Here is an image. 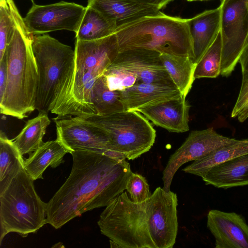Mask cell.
Segmentation results:
<instances>
[{"instance_id": "cell-1", "label": "cell", "mask_w": 248, "mask_h": 248, "mask_svg": "<svg viewBox=\"0 0 248 248\" xmlns=\"http://www.w3.org/2000/svg\"><path fill=\"white\" fill-rule=\"evenodd\" d=\"M71 154L70 175L46 204V223L57 229L85 212L107 206L126 189L132 172L125 159L86 151Z\"/></svg>"}, {"instance_id": "cell-2", "label": "cell", "mask_w": 248, "mask_h": 248, "mask_svg": "<svg viewBox=\"0 0 248 248\" xmlns=\"http://www.w3.org/2000/svg\"><path fill=\"white\" fill-rule=\"evenodd\" d=\"M176 193L157 187L141 202L127 192L114 199L97 222L102 234L122 248H172L178 223Z\"/></svg>"}, {"instance_id": "cell-3", "label": "cell", "mask_w": 248, "mask_h": 248, "mask_svg": "<svg viewBox=\"0 0 248 248\" xmlns=\"http://www.w3.org/2000/svg\"><path fill=\"white\" fill-rule=\"evenodd\" d=\"M16 29L5 55L7 83L0 113L19 119L35 109L39 75L32 49L33 34L27 29L13 0H7Z\"/></svg>"}, {"instance_id": "cell-4", "label": "cell", "mask_w": 248, "mask_h": 248, "mask_svg": "<svg viewBox=\"0 0 248 248\" xmlns=\"http://www.w3.org/2000/svg\"><path fill=\"white\" fill-rule=\"evenodd\" d=\"M32 49L39 75L35 109L61 116L71 90L75 50L44 34L33 36Z\"/></svg>"}, {"instance_id": "cell-5", "label": "cell", "mask_w": 248, "mask_h": 248, "mask_svg": "<svg viewBox=\"0 0 248 248\" xmlns=\"http://www.w3.org/2000/svg\"><path fill=\"white\" fill-rule=\"evenodd\" d=\"M119 51L144 48L189 57L194 55L187 19L159 14L118 27L115 32Z\"/></svg>"}, {"instance_id": "cell-6", "label": "cell", "mask_w": 248, "mask_h": 248, "mask_svg": "<svg viewBox=\"0 0 248 248\" xmlns=\"http://www.w3.org/2000/svg\"><path fill=\"white\" fill-rule=\"evenodd\" d=\"M74 50L75 66L71 90L59 117L96 114L92 101L93 86L119 52L115 33L98 40H76Z\"/></svg>"}, {"instance_id": "cell-7", "label": "cell", "mask_w": 248, "mask_h": 248, "mask_svg": "<svg viewBox=\"0 0 248 248\" xmlns=\"http://www.w3.org/2000/svg\"><path fill=\"white\" fill-rule=\"evenodd\" d=\"M24 168L0 193V244L10 232L23 237L46 224V204L36 192Z\"/></svg>"}, {"instance_id": "cell-8", "label": "cell", "mask_w": 248, "mask_h": 248, "mask_svg": "<svg viewBox=\"0 0 248 248\" xmlns=\"http://www.w3.org/2000/svg\"><path fill=\"white\" fill-rule=\"evenodd\" d=\"M78 117L108 135L111 150L119 158L134 160L148 152L155 141V130L137 111Z\"/></svg>"}, {"instance_id": "cell-9", "label": "cell", "mask_w": 248, "mask_h": 248, "mask_svg": "<svg viewBox=\"0 0 248 248\" xmlns=\"http://www.w3.org/2000/svg\"><path fill=\"white\" fill-rule=\"evenodd\" d=\"M220 8V75L230 76L248 40V0H222Z\"/></svg>"}, {"instance_id": "cell-10", "label": "cell", "mask_w": 248, "mask_h": 248, "mask_svg": "<svg viewBox=\"0 0 248 248\" xmlns=\"http://www.w3.org/2000/svg\"><path fill=\"white\" fill-rule=\"evenodd\" d=\"M53 120L56 124V139L69 150L70 154L86 151L117 157L111 150L108 135L100 128L86 123L78 116H57Z\"/></svg>"}, {"instance_id": "cell-11", "label": "cell", "mask_w": 248, "mask_h": 248, "mask_svg": "<svg viewBox=\"0 0 248 248\" xmlns=\"http://www.w3.org/2000/svg\"><path fill=\"white\" fill-rule=\"evenodd\" d=\"M85 10L86 7L63 1L45 5L33 3L23 20L35 35L62 30L76 33Z\"/></svg>"}, {"instance_id": "cell-12", "label": "cell", "mask_w": 248, "mask_h": 248, "mask_svg": "<svg viewBox=\"0 0 248 248\" xmlns=\"http://www.w3.org/2000/svg\"><path fill=\"white\" fill-rule=\"evenodd\" d=\"M236 140L218 134L213 127L191 131L181 146L170 156L163 172V188L167 191L170 190L174 175L183 164L199 160Z\"/></svg>"}, {"instance_id": "cell-13", "label": "cell", "mask_w": 248, "mask_h": 248, "mask_svg": "<svg viewBox=\"0 0 248 248\" xmlns=\"http://www.w3.org/2000/svg\"><path fill=\"white\" fill-rule=\"evenodd\" d=\"M160 54L147 49H127L119 52L109 66L133 74L138 79V83L174 85L162 63Z\"/></svg>"}, {"instance_id": "cell-14", "label": "cell", "mask_w": 248, "mask_h": 248, "mask_svg": "<svg viewBox=\"0 0 248 248\" xmlns=\"http://www.w3.org/2000/svg\"><path fill=\"white\" fill-rule=\"evenodd\" d=\"M207 227L215 238L216 248H248V225L241 215L211 210Z\"/></svg>"}, {"instance_id": "cell-15", "label": "cell", "mask_w": 248, "mask_h": 248, "mask_svg": "<svg viewBox=\"0 0 248 248\" xmlns=\"http://www.w3.org/2000/svg\"><path fill=\"white\" fill-rule=\"evenodd\" d=\"M186 97L182 96L169 99L137 111L155 125L170 132H185L189 129V111L191 107Z\"/></svg>"}, {"instance_id": "cell-16", "label": "cell", "mask_w": 248, "mask_h": 248, "mask_svg": "<svg viewBox=\"0 0 248 248\" xmlns=\"http://www.w3.org/2000/svg\"><path fill=\"white\" fill-rule=\"evenodd\" d=\"M182 96L175 85L158 83H136L120 93L124 111H138Z\"/></svg>"}, {"instance_id": "cell-17", "label": "cell", "mask_w": 248, "mask_h": 248, "mask_svg": "<svg viewBox=\"0 0 248 248\" xmlns=\"http://www.w3.org/2000/svg\"><path fill=\"white\" fill-rule=\"evenodd\" d=\"M87 6L114 22L118 28L160 12L157 7L136 0H88Z\"/></svg>"}, {"instance_id": "cell-18", "label": "cell", "mask_w": 248, "mask_h": 248, "mask_svg": "<svg viewBox=\"0 0 248 248\" xmlns=\"http://www.w3.org/2000/svg\"><path fill=\"white\" fill-rule=\"evenodd\" d=\"M197 64L215 40L220 29V8L206 10L187 19Z\"/></svg>"}, {"instance_id": "cell-19", "label": "cell", "mask_w": 248, "mask_h": 248, "mask_svg": "<svg viewBox=\"0 0 248 248\" xmlns=\"http://www.w3.org/2000/svg\"><path fill=\"white\" fill-rule=\"evenodd\" d=\"M201 178L207 185L225 189L248 185V153L213 167Z\"/></svg>"}, {"instance_id": "cell-20", "label": "cell", "mask_w": 248, "mask_h": 248, "mask_svg": "<svg viewBox=\"0 0 248 248\" xmlns=\"http://www.w3.org/2000/svg\"><path fill=\"white\" fill-rule=\"evenodd\" d=\"M67 153H69V150L57 139L43 142L24 161V169L34 181L43 179L42 175L46 169L59 166Z\"/></svg>"}, {"instance_id": "cell-21", "label": "cell", "mask_w": 248, "mask_h": 248, "mask_svg": "<svg viewBox=\"0 0 248 248\" xmlns=\"http://www.w3.org/2000/svg\"><path fill=\"white\" fill-rule=\"evenodd\" d=\"M248 153V138L236 140L235 141L220 147L205 156L196 161L182 170L186 173L202 177L213 167L233 157Z\"/></svg>"}, {"instance_id": "cell-22", "label": "cell", "mask_w": 248, "mask_h": 248, "mask_svg": "<svg viewBox=\"0 0 248 248\" xmlns=\"http://www.w3.org/2000/svg\"><path fill=\"white\" fill-rule=\"evenodd\" d=\"M160 57L173 83L186 97L195 80L196 64L187 56L160 54Z\"/></svg>"}, {"instance_id": "cell-23", "label": "cell", "mask_w": 248, "mask_h": 248, "mask_svg": "<svg viewBox=\"0 0 248 248\" xmlns=\"http://www.w3.org/2000/svg\"><path fill=\"white\" fill-rule=\"evenodd\" d=\"M0 193L24 168L23 156L2 131L0 133Z\"/></svg>"}, {"instance_id": "cell-24", "label": "cell", "mask_w": 248, "mask_h": 248, "mask_svg": "<svg viewBox=\"0 0 248 248\" xmlns=\"http://www.w3.org/2000/svg\"><path fill=\"white\" fill-rule=\"evenodd\" d=\"M116 24L99 12L87 6L83 17L76 33L77 40L92 41L108 37L115 33Z\"/></svg>"}, {"instance_id": "cell-25", "label": "cell", "mask_w": 248, "mask_h": 248, "mask_svg": "<svg viewBox=\"0 0 248 248\" xmlns=\"http://www.w3.org/2000/svg\"><path fill=\"white\" fill-rule=\"evenodd\" d=\"M51 122L47 113L39 112L28 120L19 134L13 141L22 156L34 152L43 142V138Z\"/></svg>"}, {"instance_id": "cell-26", "label": "cell", "mask_w": 248, "mask_h": 248, "mask_svg": "<svg viewBox=\"0 0 248 248\" xmlns=\"http://www.w3.org/2000/svg\"><path fill=\"white\" fill-rule=\"evenodd\" d=\"M121 92L110 90L102 75L92 89V101L97 115H107L124 111L120 98Z\"/></svg>"}, {"instance_id": "cell-27", "label": "cell", "mask_w": 248, "mask_h": 248, "mask_svg": "<svg viewBox=\"0 0 248 248\" xmlns=\"http://www.w3.org/2000/svg\"><path fill=\"white\" fill-rule=\"evenodd\" d=\"M222 55V39L220 32L215 40L196 64L195 79L201 78H216L220 75Z\"/></svg>"}, {"instance_id": "cell-28", "label": "cell", "mask_w": 248, "mask_h": 248, "mask_svg": "<svg viewBox=\"0 0 248 248\" xmlns=\"http://www.w3.org/2000/svg\"><path fill=\"white\" fill-rule=\"evenodd\" d=\"M16 29L15 23L7 0L0 1V61L5 55L7 46Z\"/></svg>"}, {"instance_id": "cell-29", "label": "cell", "mask_w": 248, "mask_h": 248, "mask_svg": "<svg viewBox=\"0 0 248 248\" xmlns=\"http://www.w3.org/2000/svg\"><path fill=\"white\" fill-rule=\"evenodd\" d=\"M102 76L108 87L111 91L121 92L138 83L137 77L133 74L109 66Z\"/></svg>"}, {"instance_id": "cell-30", "label": "cell", "mask_w": 248, "mask_h": 248, "mask_svg": "<svg viewBox=\"0 0 248 248\" xmlns=\"http://www.w3.org/2000/svg\"><path fill=\"white\" fill-rule=\"evenodd\" d=\"M134 202H141L151 195L146 178L139 173L132 172L127 182L126 189Z\"/></svg>"}, {"instance_id": "cell-31", "label": "cell", "mask_w": 248, "mask_h": 248, "mask_svg": "<svg viewBox=\"0 0 248 248\" xmlns=\"http://www.w3.org/2000/svg\"><path fill=\"white\" fill-rule=\"evenodd\" d=\"M231 116L240 123L244 122L248 118V78L241 82Z\"/></svg>"}, {"instance_id": "cell-32", "label": "cell", "mask_w": 248, "mask_h": 248, "mask_svg": "<svg viewBox=\"0 0 248 248\" xmlns=\"http://www.w3.org/2000/svg\"><path fill=\"white\" fill-rule=\"evenodd\" d=\"M7 83V62L5 55L0 61V100L4 94Z\"/></svg>"}, {"instance_id": "cell-33", "label": "cell", "mask_w": 248, "mask_h": 248, "mask_svg": "<svg viewBox=\"0 0 248 248\" xmlns=\"http://www.w3.org/2000/svg\"><path fill=\"white\" fill-rule=\"evenodd\" d=\"M242 71V81L248 78V40L240 57L239 62Z\"/></svg>"}, {"instance_id": "cell-34", "label": "cell", "mask_w": 248, "mask_h": 248, "mask_svg": "<svg viewBox=\"0 0 248 248\" xmlns=\"http://www.w3.org/2000/svg\"><path fill=\"white\" fill-rule=\"evenodd\" d=\"M140 2L157 7L159 9L165 7L173 0H136Z\"/></svg>"}, {"instance_id": "cell-35", "label": "cell", "mask_w": 248, "mask_h": 248, "mask_svg": "<svg viewBox=\"0 0 248 248\" xmlns=\"http://www.w3.org/2000/svg\"><path fill=\"white\" fill-rule=\"evenodd\" d=\"M187 0L188 1H198V0L202 1V0Z\"/></svg>"}, {"instance_id": "cell-36", "label": "cell", "mask_w": 248, "mask_h": 248, "mask_svg": "<svg viewBox=\"0 0 248 248\" xmlns=\"http://www.w3.org/2000/svg\"><path fill=\"white\" fill-rule=\"evenodd\" d=\"M5 0H0V1H5Z\"/></svg>"}, {"instance_id": "cell-37", "label": "cell", "mask_w": 248, "mask_h": 248, "mask_svg": "<svg viewBox=\"0 0 248 248\" xmlns=\"http://www.w3.org/2000/svg\"><path fill=\"white\" fill-rule=\"evenodd\" d=\"M31 0V1H32V2H33V0Z\"/></svg>"}]
</instances>
